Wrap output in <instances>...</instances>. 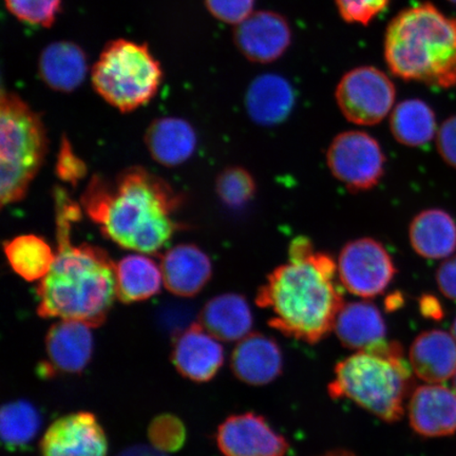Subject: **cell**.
I'll list each match as a JSON object with an SVG mask.
<instances>
[{
  "label": "cell",
  "mask_w": 456,
  "mask_h": 456,
  "mask_svg": "<svg viewBox=\"0 0 456 456\" xmlns=\"http://www.w3.org/2000/svg\"><path fill=\"white\" fill-rule=\"evenodd\" d=\"M4 4L16 19L49 28L60 14L61 0H4Z\"/></svg>",
  "instance_id": "cell-31"
},
{
  "label": "cell",
  "mask_w": 456,
  "mask_h": 456,
  "mask_svg": "<svg viewBox=\"0 0 456 456\" xmlns=\"http://www.w3.org/2000/svg\"><path fill=\"white\" fill-rule=\"evenodd\" d=\"M171 361L183 378L208 383L224 363V350L218 339L196 322L175 340Z\"/></svg>",
  "instance_id": "cell-15"
},
{
  "label": "cell",
  "mask_w": 456,
  "mask_h": 456,
  "mask_svg": "<svg viewBox=\"0 0 456 456\" xmlns=\"http://www.w3.org/2000/svg\"><path fill=\"white\" fill-rule=\"evenodd\" d=\"M38 71L51 89L69 94L87 77V57L81 47L71 42L50 44L39 56Z\"/></svg>",
  "instance_id": "cell-25"
},
{
  "label": "cell",
  "mask_w": 456,
  "mask_h": 456,
  "mask_svg": "<svg viewBox=\"0 0 456 456\" xmlns=\"http://www.w3.org/2000/svg\"><path fill=\"white\" fill-rule=\"evenodd\" d=\"M335 98L347 121L359 126H372L391 114L395 107L396 88L384 71L362 66L341 77Z\"/></svg>",
  "instance_id": "cell-8"
},
{
  "label": "cell",
  "mask_w": 456,
  "mask_h": 456,
  "mask_svg": "<svg viewBox=\"0 0 456 456\" xmlns=\"http://www.w3.org/2000/svg\"><path fill=\"white\" fill-rule=\"evenodd\" d=\"M449 2L456 4V0H449Z\"/></svg>",
  "instance_id": "cell-44"
},
{
  "label": "cell",
  "mask_w": 456,
  "mask_h": 456,
  "mask_svg": "<svg viewBox=\"0 0 456 456\" xmlns=\"http://www.w3.org/2000/svg\"><path fill=\"white\" fill-rule=\"evenodd\" d=\"M453 386H454V391L456 392V373L454 375Z\"/></svg>",
  "instance_id": "cell-43"
},
{
  "label": "cell",
  "mask_w": 456,
  "mask_h": 456,
  "mask_svg": "<svg viewBox=\"0 0 456 456\" xmlns=\"http://www.w3.org/2000/svg\"><path fill=\"white\" fill-rule=\"evenodd\" d=\"M293 32L287 19L273 11H259L239 24L233 32L237 48L247 59L270 64L287 53Z\"/></svg>",
  "instance_id": "cell-14"
},
{
  "label": "cell",
  "mask_w": 456,
  "mask_h": 456,
  "mask_svg": "<svg viewBox=\"0 0 456 456\" xmlns=\"http://www.w3.org/2000/svg\"><path fill=\"white\" fill-rule=\"evenodd\" d=\"M436 279L442 294L456 301V255L449 256L438 266Z\"/></svg>",
  "instance_id": "cell-37"
},
{
  "label": "cell",
  "mask_w": 456,
  "mask_h": 456,
  "mask_svg": "<svg viewBox=\"0 0 456 456\" xmlns=\"http://www.w3.org/2000/svg\"><path fill=\"white\" fill-rule=\"evenodd\" d=\"M408 415L416 435L452 436L456 433V392L440 384L419 386L410 396Z\"/></svg>",
  "instance_id": "cell-16"
},
{
  "label": "cell",
  "mask_w": 456,
  "mask_h": 456,
  "mask_svg": "<svg viewBox=\"0 0 456 456\" xmlns=\"http://www.w3.org/2000/svg\"><path fill=\"white\" fill-rule=\"evenodd\" d=\"M390 130L399 144L425 146L437 134L435 110L423 100H404L393 108Z\"/></svg>",
  "instance_id": "cell-27"
},
{
  "label": "cell",
  "mask_w": 456,
  "mask_h": 456,
  "mask_svg": "<svg viewBox=\"0 0 456 456\" xmlns=\"http://www.w3.org/2000/svg\"><path fill=\"white\" fill-rule=\"evenodd\" d=\"M91 79L102 100L127 113L155 98L163 81V70L147 44L118 38L102 51Z\"/></svg>",
  "instance_id": "cell-7"
},
{
  "label": "cell",
  "mask_w": 456,
  "mask_h": 456,
  "mask_svg": "<svg viewBox=\"0 0 456 456\" xmlns=\"http://www.w3.org/2000/svg\"><path fill=\"white\" fill-rule=\"evenodd\" d=\"M198 322L215 338L232 342L240 341L252 333L254 318L243 296L227 293L208 301Z\"/></svg>",
  "instance_id": "cell-24"
},
{
  "label": "cell",
  "mask_w": 456,
  "mask_h": 456,
  "mask_svg": "<svg viewBox=\"0 0 456 456\" xmlns=\"http://www.w3.org/2000/svg\"><path fill=\"white\" fill-rule=\"evenodd\" d=\"M54 205L55 260L39 281L37 314L45 319L101 327L118 298L116 264L95 245L73 244L72 227L81 220L82 210L62 188L54 191Z\"/></svg>",
  "instance_id": "cell-1"
},
{
  "label": "cell",
  "mask_w": 456,
  "mask_h": 456,
  "mask_svg": "<svg viewBox=\"0 0 456 456\" xmlns=\"http://www.w3.org/2000/svg\"><path fill=\"white\" fill-rule=\"evenodd\" d=\"M94 353L91 327L81 322L60 321L45 336L47 361L41 364L42 378L78 374L87 368Z\"/></svg>",
  "instance_id": "cell-12"
},
{
  "label": "cell",
  "mask_w": 456,
  "mask_h": 456,
  "mask_svg": "<svg viewBox=\"0 0 456 456\" xmlns=\"http://www.w3.org/2000/svg\"><path fill=\"white\" fill-rule=\"evenodd\" d=\"M205 4L216 20L239 25L253 14L255 0H205Z\"/></svg>",
  "instance_id": "cell-35"
},
{
  "label": "cell",
  "mask_w": 456,
  "mask_h": 456,
  "mask_svg": "<svg viewBox=\"0 0 456 456\" xmlns=\"http://www.w3.org/2000/svg\"><path fill=\"white\" fill-rule=\"evenodd\" d=\"M41 452L43 456H107L106 433L93 413L68 414L45 431Z\"/></svg>",
  "instance_id": "cell-13"
},
{
  "label": "cell",
  "mask_w": 456,
  "mask_h": 456,
  "mask_svg": "<svg viewBox=\"0 0 456 456\" xmlns=\"http://www.w3.org/2000/svg\"><path fill=\"white\" fill-rule=\"evenodd\" d=\"M216 191L226 207L240 209L254 199L256 184L248 169L232 167L222 171L216 178Z\"/></svg>",
  "instance_id": "cell-30"
},
{
  "label": "cell",
  "mask_w": 456,
  "mask_h": 456,
  "mask_svg": "<svg viewBox=\"0 0 456 456\" xmlns=\"http://www.w3.org/2000/svg\"><path fill=\"white\" fill-rule=\"evenodd\" d=\"M182 204L167 181L142 167L122 171L113 182L94 175L82 207L104 236L125 249L159 252L179 230L174 215Z\"/></svg>",
  "instance_id": "cell-3"
},
{
  "label": "cell",
  "mask_w": 456,
  "mask_h": 456,
  "mask_svg": "<svg viewBox=\"0 0 456 456\" xmlns=\"http://www.w3.org/2000/svg\"><path fill=\"white\" fill-rule=\"evenodd\" d=\"M386 161L379 141L362 130L336 135L327 151L330 174L354 192L378 186L385 175Z\"/></svg>",
  "instance_id": "cell-9"
},
{
  "label": "cell",
  "mask_w": 456,
  "mask_h": 456,
  "mask_svg": "<svg viewBox=\"0 0 456 456\" xmlns=\"http://www.w3.org/2000/svg\"><path fill=\"white\" fill-rule=\"evenodd\" d=\"M4 255L17 275L26 281H41L53 267L55 252L44 238L21 235L4 244Z\"/></svg>",
  "instance_id": "cell-28"
},
{
  "label": "cell",
  "mask_w": 456,
  "mask_h": 456,
  "mask_svg": "<svg viewBox=\"0 0 456 456\" xmlns=\"http://www.w3.org/2000/svg\"><path fill=\"white\" fill-rule=\"evenodd\" d=\"M0 135V200L4 207L25 198L47 155L48 141L41 117L20 96L4 90Z\"/></svg>",
  "instance_id": "cell-6"
},
{
  "label": "cell",
  "mask_w": 456,
  "mask_h": 456,
  "mask_svg": "<svg viewBox=\"0 0 456 456\" xmlns=\"http://www.w3.org/2000/svg\"><path fill=\"white\" fill-rule=\"evenodd\" d=\"M163 282L171 294L193 297L213 276V264L207 253L193 244H179L162 256Z\"/></svg>",
  "instance_id": "cell-18"
},
{
  "label": "cell",
  "mask_w": 456,
  "mask_h": 456,
  "mask_svg": "<svg viewBox=\"0 0 456 456\" xmlns=\"http://www.w3.org/2000/svg\"><path fill=\"white\" fill-rule=\"evenodd\" d=\"M436 146L444 161L456 169V114L448 118L437 130Z\"/></svg>",
  "instance_id": "cell-36"
},
{
  "label": "cell",
  "mask_w": 456,
  "mask_h": 456,
  "mask_svg": "<svg viewBox=\"0 0 456 456\" xmlns=\"http://www.w3.org/2000/svg\"><path fill=\"white\" fill-rule=\"evenodd\" d=\"M231 367L236 378L245 384L269 385L282 374V351L269 336L250 333L232 351Z\"/></svg>",
  "instance_id": "cell-17"
},
{
  "label": "cell",
  "mask_w": 456,
  "mask_h": 456,
  "mask_svg": "<svg viewBox=\"0 0 456 456\" xmlns=\"http://www.w3.org/2000/svg\"><path fill=\"white\" fill-rule=\"evenodd\" d=\"M412 373L402 345L387 340L336 364L329 395L349 399L386 423H396L413 392Z\"/></svg>",
  "instance_id": "cell-5"
},
{
  "label": "cell",
  "mask_w": 456,
  "mask_h": 456,
  "mask_svg": "<svg viewBox=\"0 0 456 456\" xmlns=\"http://www.w3.org/2000/svg\"><path fill=\"white\" fill-rule=\"evenodd\" d=\"M118 299L125 305L147 300L161 290V266L150 256L128 255L116 265Z\"/></svg>",
  "instance_id": "cell-26"
},
{
  "label": "cell",
  "mask_w": 456,
  "mask_h": 456,
  "mask_svg": "<svg viewBox=\"0 0 456 456\" xmlns=\"http://www.w3.org/2000/svg\"><path fill=\"white\" fill-rule=\"evenodd\" d=\"M148 151L159 164L176 167L190 159L197 148V134L180 118H157L145 134Z\"/></svg>",
  "instance_id": "cell-22"
},
{
  "label": "cell",
  "mask_w": 456,
  "mask_h": 456,
  "mask_svg": "<svg viewBox=\"0 0 456 456\" xmlns=\"http://www.w3.org/2000/svg\"><path fill=\"white\" fill-rule=\"evenodd\" d=\"M42 416L31 403L19 401L5 403L0 414V433L8 449L24 448L41 430Z\"/></svg>",
  "instance_id": "cell-29"
},
{
  "label": "cell",
  "mask_w": 456,
  "mask_h": 456,
  "mask_svg": "<svg viewBox=\"0 0 456 456\" xmlns=\"http://www.w3.org/2000/svg\"><path fill=\"white\" fill-rule=\"evenodd\" d=\"M296 94L292 84L276 73L256 77L245 94V108L254 123L264 127L277 126L292 113Z\"/></svg>",
  "instance_id": "cell-19"
},
{
  "label": "cell",
  "mask_w": 456,
  "mask_h": 456,
  "mask_svg": "<svg viewBox=\"0 0 456 456\" xmlns=\"http://www.w3.org/2000/svg\"><path fill=\"white\" fill-rule=\"evenodd\" d=\"M403 304V299L402 295H392L389 298L387 299V307L389 310H396L399 306Z\"/></svg>",
  "instance_id": "cell-40"
},
{
  "label": "cell",
  "mask_w": 456,
  "mask_h": 456,
  "mask_svg": "<svg viewBox=\"0 0 456 456\" xmlns=\"http://www.w3.org/2000/svg\"><path fill=\"white\" fill-rule=\"evenodd\" d=\"M216 446L224 456H287L289 444L273 429L262 415H232L216 435Z\"/></svg>",
  "instance_id": "cell-11"
},
{
  "label": "cell",
  "mask_w": 456,
  "mask_h": 456,
  "mask_svg": "<svg viewBox=\"0 0 456 456\" xmlns=\"http://www.w3.org/2000/svg\"><path fill=\"white\" fill-rule=\"evenodd\" d=\"M148 436L153 447L163 452H175L184 446L186 429L176 416L163 414L151 421Z\"/></svg>",
  "instance_id": "cell-32"
},
{
  "label": "cell",
  "mask_w": 456,
  "mask_h": 456,
  "mask_svg": "<svg viewBox=\"0 0 456 456\" xmlns=\"http://www.w3.org/2000/svg\"><path fill=\"white\" fill-rule=\"evenodd\" d=\"M419 307L421 315L431 321L441 322L444 316V307L440 299L435 295L424 294L419 300Z\"/></svg>",
  "instance_id": "cell-38"
},
{
  "label": "cell",
  "mask_w": 456,
  "mask_h": 456,
  "mask_svg": "<svg viewBox=\"0 0 456 456\" xmlns=\"http://www.w3.org/2000/svg\"><path fill=\"white\" fill-rule=\"evenodd\" d=\"M413 373L427 384H442L456 373V340L442 330L420 333L410 347Z\"/></svg>",
  "instance_id": "cell-20"
},
{
  "label": "cell",
  "mask_w": 456,
  "mask_h": 456,
  "mask_svg": "<svg viewBox=\"0 0 456 456\" xmlns=\"http://www.w3.org/2000/svg\"><path fill=\"white\" fill-rule=\"evenodd\" d=\"M289 262L276 267L256 293V304L270 310L269 326L287 338L315 345L334 330L345 305L338 265L317 252L309 238L294 239Z\"/></svg>",
  "instance_id": "cell-2"
},
{
  "label": "cell",
  "mask_w": 456,
  "mask_h": 456,
  "mask_svg": "<svg viewBox=\"0 0 456 456\" xmlns=\"http://www.w3.org/2000/svg\"><path fill=\"white\" fill-rule=\"evenodd\" d=\"M334 330L347 349L367 351L387 341V326L379 307L369 301L345 304Z\"/></svg>",
  "instance_id": "cell-21"
},
{
  "label": "cell",
  "mask_w": 456,
  "mask_h": 456,
  "mask_svg": "<svg viewBox=\"0 0 456 456\" xmlns=\"http://www.w3.org/2000/svg\"><path fill=\"white\" fill-rule=\"evenodd\" d=\"M409 240L414 252L423 258H449L456 250V222L446 210H423L410 224Z\"/></svg>",
  "instance_id": "cell-23"
},
{
  "label": "cell",
  "mask_w": 456,
  "mask_h": 456,
  "mask_svg": "<svg viewBox=\"0 0 456 456\" xmlns=\"http://www.w3.org/2000/svg\"><path fill=\"white\" fill-rule=\"evenodd\" d=\"M322 456H356L354 453L346 452V450H335Z\"/></svg>",
  "instance_id": "cell-41"
},
{
  "label": "cell",
  "mask_w": 456,
  "mask_h": 456,
  "mask_svg": "<svg viewBox=\"0 0 456 456\" xmlns=\"http://www.w3.org/2000/svg\"><path fill=\"white\" fill-rule=\"evenodd\" d=\"M55 171L62 182L72 186L77 185L87 175V167L83 159L74 152L71 142L66 136H62L61 139Z\"/></svg>",
  "instance_id": "cell-34"
},
{
  "label": "cell",
  "mask_w": 456,
  "mask_h": 456,
  "mask_svg": "<svg viewBox=\"0 0 456 456\" xmlns=\"http://www.w3.org/2000/svg\"><path fill=\"white\" fill-rule=\"evenodd\" d=\"M117 456H167V452H161L153 446H146V444H136L127 449L123 450L121 453Z\"/></svg>",
  "instance_id": "cell-39"
},
{
  "label": "cell",
  "mask_w": 456,
  "mask_h": 456,
  "mask_svg": "<svg viewBox=\"0 0 456 456\" xmlns=\"http://www.w3.org/2000/svg\"><path fill=\"white\" fill-rule=\"evenodd\" d=\"M338 271L347 292L364 299L384 294L397 272L384 244L373 238L347 242L339 254Z\"/></svg>",
  "instance_id": "cell-10"
},
{
  "label": "cell",
  "mask_w": 456,
  "mask_h": 456,
  "mask_svg": "<svg viewBox=\"0 0 456 456\" xmlns=\"http://www.w3.org/2000/svg\"><path fill=\"white\" fill-rule=\"evenodd\" d=\"M387 68L407 82L449 89L456 86V20L424 3L399 12L387 25Z\"/></svg>",
  "instance_id": "cell-4"
},
{
  "label": "cell",
  "mask_w": 456,
  "mask_h": 456,
  "mask_svg": "<svg viewBox=\"0 0 456 456\" xmlns=\"http://www.w3.org/2000/svg\"><path fill=\"white\" fill-rule=\"evenodd\" d=\"M452 335H453V338H455L456 340V317L454 319V322H453V324H452Z\"/></svg>",
  "instance_id": "cell-42"
},
{
  "label": "cell",
  "mask_w": 456,
  "mask_h": 456,
  "mask_svg": "<svg viewBox=\"0 0 456 456\" xmlns=\"http://www.w3.org/2000/svg\"><path fill=\"white\" fill-rule=\"evenodd\" d=\"M391 0H335L341 19L349 24L368 26L385 12Z\"/></svg>",
  "instance_id": "cell-33"
}]
</instances>
